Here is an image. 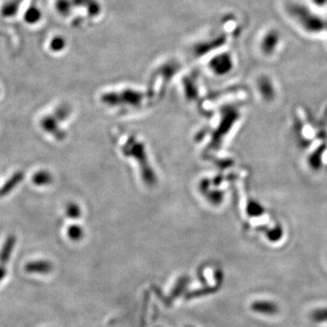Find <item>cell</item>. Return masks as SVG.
Wrapping results in <instances>:
<instances>
[{
    "mask_svg": "<svg viewBox=\"0 0 327 327\" xmlns=\"http://www.w3.org/2000/svg\"><path fill=\"white\" fill-rule=\"evenodd\" d=\"M250 310L260 316L275 317L280 309L277 303L271 300H256L250 304Z\"/></svg>",
    "mask_w": 327,
    "mask_h": 327,
    "instance_id": "6da1fadb",
    "label": "cell"
},
{
    "mask_svg": "<svg viewBox=\"0 0 327 327\" xmlns=\"http://www.w3.org/2000/svg\"><path fill=\"white\" fill-rule=\"evenodd\" d=\"M25 177V173L23 171H17L14 173L10 178L5 182L3 186L0 187V197L9 195L11 192L15 189L16 186L20 184Z\"/></svg>",
    "mask_w": 327,
    "mask_h": 327,
    "instance_id": "7a4b0ae2",
    "label": "cell"
},
{
    "mask_svg": "<svg viewBox=\"0 0 327 327\" xmlns=\"http://www.w3.org/2000/svg\"><path fill=\"white\" fill-rule=\"evenodd\" d=\"M15 245V237L13 235H10L6 237L5 244L3 245V247L0 251V264L1 266H4L6 264L11 257V254L14 250V247Z\"/></svg>",
    "mask_w": 327,
    "mask_h": 327,
    "instance_id": "3957f363",
    "label": "cell"
},
{
    "mask_svg": "<svg viewBox=\"0 0 327 327\" xmlns=\"http://www.w3.org/2000/svg\"><path fill=\"white\" fill-rule=\"evenodd\" d=\"M258 86H264V87H258L260 96L265 99V100H272L275 98V88L273 87L272 84L270 81L267 79H261L259 82Z\"/></svg>",
    "mask_w": 327,
    "mask_h": 327,
    "instance_id": "277c9868",
    "label": "cell"
},
{
    "mask_svg": "<svg viewBox=\"0 0 327 327\" xmlns=\"http://www.w3.org/2000/svg\"><path fill=\"white\" fill-rule=\"evenodd\" d=\"M309 318L311 321L317 324L327 323V307H318L314 309L310 313Z\"/></svg>",
    "mask_w": 327,
    "mask_h": 327,
    "instance_id": "5b68a950",
    "label": "cell"
},
{
    "mask_svg": "<svg viewBox=\"0 0 327 327\" xmlns=\"http://www.w3.org/2000/svg\"><path fill=\"white\" fill-rule=\"evenodd\" d=\"M266 237H267V240L272 243H277V242L280 241L284 237V230H283L282 227L280 226H277V227H273L268 229L266 232Z\"/></svg>",
    "mask_w": 327,
    "mask_h": 327,
    "instance_id": "8992f818",
    "label": "cell"
},
{
    "mask_svg": "<svg viewBox=\"0 0 327 327\" xmlns=\"http://www.w3.org/2000/svg\"><path fill=\"white\" fill-rule=\"evenodd\" d=\"M50 181V176L45 172H39L33 176V182L35 185H45Z\"/></svg>",
    "mask_w": 327,
    "mask_h": 327,
    "instance_id": "52a82bcc",
    "label": "cell"
},
{
    "mask_svg": "<svg viewBox=\"0 0 327 327\" xmlns=\"http://www.w3.org/2000/svg\"><path fill=\"white\" fill-rule=\"evenodd\" d=\"M5 275H6V271H5V267L4 266H0V281H2L4 279Z\"/></svg>",
    "mask_w": 327,
    "mask_h": 327,
    "instance_id": "ba28073f",
    "label": "cell"
}]
</instances>
